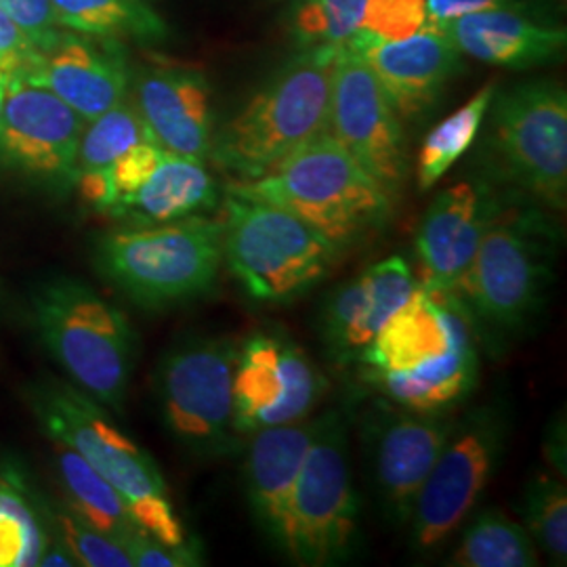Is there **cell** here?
<instances>
[{"mask_svg":"<svg viewBox=\"0 0 567 567\" xmlns=\"http://www.w3.org/2000/svg\"><path fill=\"white\" fill-rule=\"evenodd\" d=\"M561 243V229L547 208L503 203L473 261L452 288L480 339L505 343L538 320L555 280Z\"/></svg>","mask_w":567,"mask_h":567,"instance_id":"obj_1","label":"cell"},{"mask_svg":"<svg viewBox=\"0 0 567 567\" xmlns=\"http://www.w3.org/2000/svg\"><path fill=\"white\" fill-rule=\"evenodd\" d=\"M23 402L42 433L72 447L114 487L137 527L164 545L187 540L182 519L168 498V487L154 458L135 444L107 410L72 383L42 377L21 389Z\"/></svg>","mask_w":567,"mask_h":567,"instance_id":"obj_2","label":"cell"},{"mask_svg":"<svg viewBox=\"0 0 567 567\" xmlns=\"http://www.w3.org/2000/svg\"><path fill=\"white\" fill-rule=\"evenodd\" d=\"M227 192L288 210L341 252L379 234L393 210V196L328 133L288 154L264 177L229 183Z\"/></svg>","mask_w":567,"mask_h":567,"instance_id":"obj_3","label":"cell"},{"mask_svg":"<svg viewBox=\"0 0 567 567\" xmlns=\"http://www.w3.org/2000/svg\"><path fill=\"white\" fill-rule=\"evenodd\" d=\"M93 265L131 303L158 311L200 299L224 265V224L206 215L124 225L93 240Z\"/></svg>","mask_w":567,"mask_h":567,"instance_id":"obj_4","label":"cell"},{"mask_svg":"<svg viewBox=\"0 0 567 567\" xmlns=\"http://www.w3.org/2000/svg\"><path fill=\"white\" fill-rule=\"evenodd\" d=\"M337 51L311 47L286 61L221 131H215L210 158L238 177L236 182H250L326 133Z\"/></svg>","mask_w":567,"mask_h":567,"instance_id":"obj_5","label":"cell"},{"mask_svg":"<svg viewBox=\"0 0 567 567\" xmlns=\"http://www.w3.org/2000/svg\"><path fill=\"white\" fill-rule=\"evenodd\" d=\"M30 316L70 383L105 410L122 412L137 358V332L124 311L81 280L53 278L34 288Z\"/></svg>","mask_w":567,"mask_h":567,"instance_id":"obj_6","label":"cell"},{"mask_svg":"<svg viewBox=\"0 0 567 567\" xmlns=\"http://www.w3.org/2000/svg\"><path fill=\"white\" fill-rule=\"evenodd\" d=\"M224 264L246 297L286 305L324 280L341 250L320 231L274 204L225 196Z\"/></svg>","mask_w":567,"mask_h":567,"instance_id":"obj_7","label":"cell"},{"mask_svg":"<svg viewBox=\"0 0 567 567\" xmlns=\"http://www.w3.org/2000/svg\"><path fill=\"white\" fill-rule=\"evenodd\" d=\"M487 161L494 173L543 208L567 204V93L529 81L494 93L487 107Z\"/></svg>","mask_w":567,"mask_h":567,"instance_id":"obj_8","label":"cell"},{"mask_svg":"<svg viewBox=\"0 0 567 567\" xmlns=\"http://www.w3.org/2000/svg\"><path fill=\"white\" fill-rule=\"evenodd\" d=\"M238 341L187 337L164 351L154 391L171 437L198 458L234 454L243 437L234 426V370Z\"/></svg>","mask_w":567,"mask_h":567,"instance_id":"obj_9","label":"cell"},{"mask_svg":"<svg viewBox=\"0 0 567 567\" xmlns=\"http://www.w3.org/2000/svg\"><path fill=\"white\" fill-rule=\"evenodd\" d=\"M360 505L353 487L349 421L330 410L305 454L292 489L282 553L297 566H339L358 547Z\"/></svg>","mask_w":567,"mask_h":567,"instance_id":"obj_10","label":"cell"},{"mask_svg":"<svg viewBox=\"0 0 567 567\" xmlns=\"http://www.w3.org/2000/svg\"><path fill=\"white\" fill-rule=\"evenodd\" d=\"M511 426V405L503 398L456 419L408 524L416 553L442 547L475 511L505 456Z\"/></svg>","mask_w":567,"mask_h":567,"instance_id":"obj_11","label":"cell"},{"mask_svg":"<svg viewBox=\"0 0 567 567\" xmlns=\"http://www.w3.org/2000/svg\"><path fill=\"white\" fill-rule=\"evenodd\" d=\"M454 423L450 410L416 412L385 398L368 405L360 421V440L370 487L386 522L410 524L421 487Z\"/></svg>","mask_w":567,"mask_h":567,"instance_id":"obj_12","label":"cell"},{"mask_svg":"<svg viewBox=\"0 0 567 567\" xmlns=\"http://www.w3.org/2000/svg\"><path fill=\"white\" fill-rule=\"evenodd\" d=\"M326 393L324 374L282 328L252 330L238 343L234 426L243 440L261 429L303 421Z\"/></svg>","mask_w":567,"mask_h":567,"instance_id":"obj_13","label":"cell"},{"mask_svg":"<svg viewBox=\"0 0 567 567\" xmlns=\"http://www.w3.org/2000/svg\"><path fill=\"white\" fill-rule=\"evenodd\" d=\"M86 121L25 74H11L0 110V168L55 187L74 185Z\"/></svg>","mask_w":567,"mask_h":567,"instance_id":"obj_14","label":"cell"},{"mask_svg":"<svg viewBox=\"0 0 567 567\" xmlns=\"http://www.w3.org/2000/svg\"><path fill=\"white\" fill-rule=\"evenodd\" d=\"M326 133L391 196L402 189L408 175L402 121L368 63L341 49L332 63Z\"/></svg>","mask_w":567,"mask_h":567,"instance_id":"obj_15","label":"cell"},{"mask_svg":"<svg viewBox=\"0 0 567 567\" xmlns=\"http://www.w3.org/2000/svg\"><path fill=\"white\" fill-rule=\"evenodd\" d=\"M339 49L368 63L400 121L426 114L463 65V53L437 28L400 41H381L360 30Z\"/></svg>","mask_w":567,"mask_h":567,"instance_id":"obj_16","label":"cell"},{"mask_svg":"<svg viewBox=\"0 0 567 567\" xmlns=\"http://www.w3.org/2000/svg\"><path fill=\"white\" fill-rule=\"evenodd\" d=\"M471 334L480 337L477 326L450 288L416 284L410 299L365 347L360 362L370 374L408 372L433 362Z\"/></svg>","mask_w":567,"mask_h":567,"instance_id":"obj_17","label":"cell"},{"mask_svg":"<svg viewBox=\"0 0 567 567\" xmlns=\"http://www.w3.org/2000/svg\"><path fill=\"white\" fill-rule=\"evenodd\" d=\"M503 203L484 182L454 183L442 189L429 204L414 238L421 267L419 284L452 290Z\"/></svg>","mask_w":567,"mask_h":567,"instance_id":"obj_18","label":"cell"},{"mask_svg":"<svg viewBox=\"0 0 567 567\" xmlns=\"http://www.w3.org/2000/svg\"><path fill=\"white\" fill-rule=\"evenodd\" d=\"M133 103L164 152L200 163L210 158L215 112L203 72L179 65L147 68L137 76Z\"/></svg>","mask_w":567,"mask_h":567,"instance_id":"obj_19","label":"cell"},{"mask_svg":"<svg viewBox=\"0 0 567 567\" xmlns=\"http://www.w3.org/2000/svg\"><path fill=\"white\" fill-rule=\"evenodd\" d=\"M18 74L51 89L86 122L118 105L131 84L128 65L114 42L100 44L76 34H60L47 51L34 53Z\"/></svg>","mask_w":567,"mask_h":567,"instance_id":"obj_20","label":"cell"},{"mask_svg":"<svg viewBox=\"0 0 567 567\" xmlns=\"http://www.w3.org/2000/svg\"><path fill=\"white\" fill-rule=\"evenodd\" d=\"M320 416H307L299 423L269 426L252 433L244 458L246 501L255 524L274 547L282 550L288 526V508L305 454L311 446Z\"/></svg>","mask_w":567,"mask_h":567,"instance_id":"obj_21","label":"cell"},{"mask_svg":"<svg viewBox=\"0 0 567 567\" xmlns=\"http://www.w3.org/2000/svg\"><path fill=\"white\" fill-rule=\"evenodd\" d=\"M435 28L463 55L498 68L526 70L561 60L566 53L564 28L529 20L515 9L482 11Z\"/></svg>","mask_w":567,"mask_h":567,"instance_id":"obj_22","label":"cell"},{"mask_svg":"<svg viewBox=\"0 0 567 567\" xmlns=\"http://www.w3.org/2000/svg\"><path fill=\"white\" fill-rule=\"evenodd\" d=\"M219 203V187L200 161L164 154L142 187L110 210L128 225H158L204 215Z\"/></svg>","mask_w":567,"mask_h":567,"instance_id":"obj_23","label":"cell"},{"mask_svg":"<svg viewBox=\"0 0 567 567\" xmlns=\"http://www.w3.org/2000/svg\"><path fill=\"white\" fill-rule=\"evenodd\" d=\"M480 337L452 344L444 355L408 372L370 374L383 398L416 412H444L463 404L480 381Z\"/></svg>","mask_w":567,"mask_h":567,"instance_id":"obj_24","label":"cell"},{"mask_svg":"<svg viewBox=\"0 0 567 567\" xmlns=\"http://www.w3.org/2000/svg\"><path fill=\"white\" fill-rule=\"evenodd\" d=\"M154 140L142 121L135 103L124 97L95 121L86 122L82 131L74 185L82 200L91 208L110 213L116 204V192L107 177L112 164L133 145Z\"/></svg>","mask_w":567,"mask_h":567,"instance_id":"obj_25","label":"cell"},{"mask_svg":"<svg viewBox=\"0 0 567 567\" xmlns=\"http://www.w3.org/2000/svg\"><path fill=\"white\" fill-rule=\"evenodd\" d=\"M51 444L55 450V477L65 496L63 503L86 524L116 538L124 547L137 532H142L133 522L124 498L72 447L53 440Z\"/></svg>","mask_w":567,"mask_h":567,"instance_id":"obj_26","label":"cell"},{"mask_svg":"<svg viewBox=\"0 0 567 567\" xmlns=\"http://www.w3.org/2000/svg\"><path fill=\"white\" fill-rule=\"evenodd\" d=\"M53 532L20 466H0V567H39Z\"/></svg>","mask_w":567,"mask_h":567,"instance_id":"obj_27","label":"cell"},{"mask_svg":"<svg viewBox=\"0 0 567 567\" xmlns=\"http://www.w3.org/2000/svg\"><path fill=\"white\" fill-rule=\"evenodd\" d=\"M538 564V547L526 527L498 508H484L471 517L458 545L446 559V566L452 567H534Z\"/></svg>","mask_w":567,"mask_h":567,"instance_id":"obj_28","label":"cell"},{"mask_svg":"<svg viewBox=\"0 0 567 567\" xmlns=\"http://www.w3.org/2000/svg\"><path fill=\"white\" fill-rule=\"evenodd\" d=\"M383 324L362 271L330 292L318 326L330 358L339 364H349L362 358Z\"/></svg>","mask_w":567,"mask_h":567,"instance_id":"obj_29","label":"cell"},{"mask_svg":"<svg viewBox=\"0 0 567 567\" xmlns=\"http://www.w3.org/2000/svg\"><path fill=\"white\" fill-rule=\"evenodd\" d=\"M60 28L100 39L163 41L168 28L147 0H49Z\"/></svg>","mask_w":567,"mask_h":567,"instance_id":"obj_30","label":"cell"},{"mask_svg":"<svg viewBox=\"0 0 567 567\" xmlns=\"http://www.w3.org/2000/svg\"><path fill=\"white\" fill-rule=\"evenodd\" d=\"M496 82H487L468 102L440 122L421 145L416 156V185L421 192L431 189L440 182L452 164L458 163L468 147L475 143L484 122L487 107L494 100Z\"/></svg>","mask_w":567,"mask_h":567,"instance_id":"obj_31","label":"cell"},{"mask_svg":"<svg viewBox=\"0 0 567 567\" xmlns=\"http://www.w3.org/2000/svg\"><path fill=\"white\" fill-rule=\"evenodd\" d=\"M522 526L553 566H566L567 489L564 477L540 471L529 477L517 503Z\"/></svg>","mask_w":567,"mask_h":567,"instance_id":"obj_32","label":"cell"},{"mask_svg":"<svg viewBox=\"0 0 567 567\" xmlns=\"http://www.w3.org/2000/svg\"><path fill=\"white\" fill-rule=\"evenodd\" d=\"M365 0H297L290 30L303 49L341 47L360 32Z\"/></svg>","mask_w":567,"mask_h":567,"instance_id":"obj_33","label":"cell"},{"mask_svg":"<svg viewBox=\"0 0 567 567\" xmlns=\"http://www.w3.org/2000/svg\"><path fill=\"white\" fill-rule=\"evenodd\" d=\"M51 532L60 538L82 567H133L126 548L102 529L86 524L65 503L42 498Z\"/></svg>","mask_w":567,"mask_h":567,"instance_id":"obj_34","label":"cell"},{"mask_svg":"<svg viewBox=\"0 0 567 567\" xmlns=\"http://www.w3.org/2000/svg\"><path fill=\"white\" fill-rule=\"evenodd\" d=\"M426 25V0H365L362 32L381 41H400Z\"/></svg>","mask_w":567,"mask_h":567,"instance_id":"obj_35","label":"cell"},{"mask_svg":"<svg viewBox=\"0 0 567 567\" xmlns=\"http://www.w3.org/2000/svg\"><path fill=\"white\" fill-rule=\"evenodd\" d=\"M0 9L20 25L37 53L60 39V23L49 0H0Z\"/></svg>","mask_w":567,"mask_h":567,"instance_id":"obj_36","label":"cell"},{"mask_svg":"<svg viewBox=\"0 0 567 567\" xmlns=\"http://www.w3.org/2000/svg\"><path fill=\"white\" fill-rule=\"evenodd\" d=\"M164 154L166 152L158 143L154 140H145L133 145L116 163L112 164V168L107 171V177L116 192V203L142 187L145 179L154 173V168L161 164Z\"/></svg>","mask_w":567,"mask_h":567,"instance_id":"obj_37","label":"cell"},{"mask_svg":"<svg viewBox=\"0 0 567 567\" xmlns=\"http://www.w3.org/2000/svg\"><path fill=\"white\" fill-rule=\"evenodd\" d=\"M124 548L133 567H196L204 564L196 543L173 547L147 536L145 532H137Z\"/></svg>","mask_w":567,"mask_h":567,"instance_id":"obj_38","label":"cell"},{"mask_svg":"<svg viewBox=\"0 0 567 567\" xmlns=\"http://www.w3.org/2000/svg\"><path fill=\"white\" fill-rule=\"evenodd\" d=\"M34 53L20 25L0 9V70L9 76L18 74Z\"/></svg>","mask_w":567,"mask_h":567,"instance_id":"obj_39","label":"cell"},{"mask_svg":"<svg viewBox=\"0 0 567 567\" xmlns=\"http://www.w3.org/2000/svg\"><path fill=\"white\" fill-rule=\"evenodd\" d=\"M519 0H426V25L435 28L446 21L458 20L482 11L517 9Z\"/></svg>","mask_w":567,"mask_h":567,"instance_id":"obj_40","label":"cell"},{"mask_svg":"<svg viewBox=\"0 0 567 567\" xmlns=\"http://www.w3.org/2000/svg\"><path fill=\"white\" fill-rule=\"evenodd\" d=\"M545 454L548 463L555 468L559 477L566 480V423H553L548 429L547 444H545Z\"/></svg>","mask_w":567,"mask_h":567,"instance_id":"obj_41","label":"cell"},{"mask_svg":"<svg viewBox=\"0 0 567 567\" xmlns=\"http://www.w3.org/2000/svg\"><path fill=\"white\" fill-rule=\"evenodd\" d=\"M39 567H79L74 555L70 553V548L61 543L60 538L53 534L51 540L47 543V547L42 550Z\"/></svg>","mask_w":567,"mask_h":567,"instance_id":"obj_42","label":"cell"},{"mask_svg":"<svg viewBox=\"0 0 567 567\" xmlns=\"http://www.w3.org/2000/svg\"><path fill=\"white\" fill-rule=\"evenodd\" d=\"M7 81H9V74H4L0 70V110H2V102H4V91H7Z\"/></svg>","mask_w":567,"mask_h":567,"instance_id":"obj_43","label":"cell"}]
</instances>
